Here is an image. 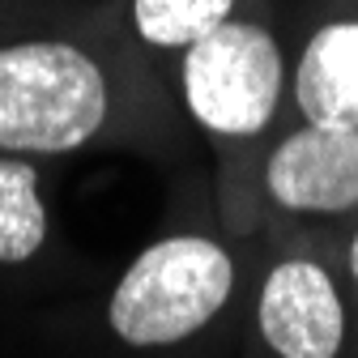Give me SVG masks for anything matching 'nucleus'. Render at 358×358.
<instances>
[{
  "label": "nucleus",
  "mask_w": 358,
  "mask_h": 358,
  "mask_svg": "<svg viewBox=\"0 0 358 358\" xmlns=\"http://www.w3.org/2000/svg\"><path fill=\"white\" fill-rule=\"evenodd\" d=\"M158 99L137 52L85 30H22L0 38V154L64 158L137 141Z\"/></svg>",
  "instance_id": "1"
},
{
  "label": "nucleus",
  "mask_w": 358,
  "mask_h": 358,
  "mask_svg": "<svg viewBox=\"0 0 358 358\" xmlns=\"http://www.w3.org/2000/svg\"><path fill=\"white\" fill-rule=\"evenodd\" d=\"M175 90L192 128L222 158L227 231L260 235L256 162L290 124V60L278 30L256 13H235L175 60Z\"/></svg>",
  "instance_id": "2"
},
{
  "label": "nucleus",
  "mask_w": 358,
  "mask_h": 358,
  "mask_svg": "<svg viewBox=\"0 0 358 358\" xmlns=\"http://www.w3.org/2000/svg\"><path fill=\"white\" fill-rule=\"evenodd\" d=\"M260 235L179 227L145 243L115 278L103 320L107 333L137 354L201 341L252 294Z\"/></svg>",
  "instance_id": "3"
},
{
  "label": "nucleus",
  "mask_w": 358,
  "mask_h": 358,
  "mask_svg": "<svg viewBox=\"0 0 358 358\" xmlns=\"http://www.w3.org/2000/svg\"><path fill=\"white\" fill-rule=\"evenodd\" d=\"M248 320L260 358H358V303L329 227L260 231Z\"/></svg>",
  "instance_id": "4"
},
{
  "label": "nucleus",
  "mask_w": 358,
  "mask_h": 358,
  "mask_svg": "<svg viewBox=\"0 0 358 358\" xmlns=\"http://www.w3.org/2000/svg\"><path fill=\"white\" fill-rule=\"evenodd\" d=\"M260 222L341 227L358 217V128L290 120L256 162Z\"/></svg>",
  "instance_id": "5"
},
{
  "label": "nucleus",
  "mask_w": 358,
  "mask_h": 358,
  "mask_svg": "<svg viewBox=\"0 0 358 358\" xmlns=\"http://www.w3.org/2000/svg\"><path fill=\"white\" fill-rule=\"evenodd\" d=\"M290 120L358 128V13L324 17L290 64Z\"/></svg>",
  "instance_id": "6"
},
{
  "label": "nucleus",
  "mask_w": 358,
  "mask_h": 358,
  "mask_svg": "<svg viewBox=\"0 0 358 358\" xmlns=\"http://www.w3.org/2000/svg\"><path fill=\"white\" fill-rule=\"evenodd\" d=\"M52 239V213L43 201L38 158L0 154V268H22L43 256Z\"/></svg>",
  "instance_id": "7"
},
{
  "label": "nucleus",
  "mask_w": 358,
  "mask_h": 358,
  "mask_svg": "<svg viewBox=\"0 0 358 358\" xmlns=\"http://www.w3.org/2000/svg\"><path fill=\"white\" fill-rule=\"evenodd\" d=\"M243 0H128V30L141 52L179 60L209 30L231 22Z\"/></svg>",
  "instance_id": "8"
},
{
  "label": "nucleus",
  "mask_w": 358,
  "mask_h": 358,
  "mask_svg": "<svg viewBox=\"0 0 358 358\" xmlns=\"http://www.w3.org/2000/svg\"><path fill=\"white\" fill-rule=\"evenodd\" d=\"M333 231V243H337V260H341V273L350 282V294L358 303V217L341 222V227H329Z\"/></svg>",
  "instance_id": "9"
}]
</instances>
